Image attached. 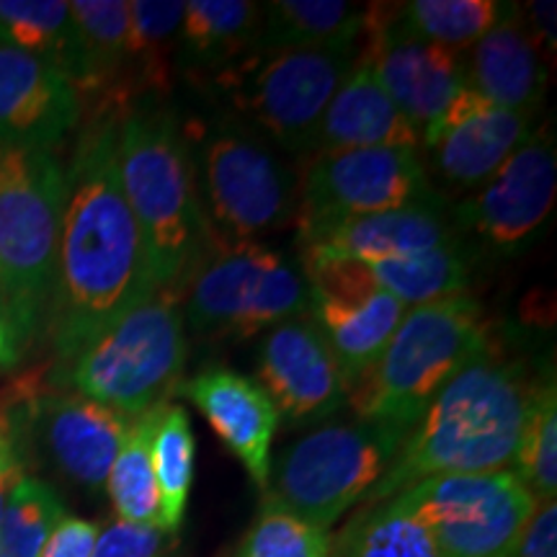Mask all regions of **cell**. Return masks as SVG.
Here are the masks:
<instances>
[{
  "label": "cell",
  "mask_w": 557,
  "mask_h": 557,
  "mask_svg": "<svg viewBox=\"0 0 557 557\" xmlns=\"http://www.w3.org/2000/svg\"><path fill=\"white\" fill-rule=\"evenodd\" d=\"M83 114L86 124L65 171L50 308L54 346L65 361L156 292L116 165L122 109L96 107Z\"/></svg>",
  "instance_id": "cell-1"
},
{
  "label": "cell",
  "mask_w": 557,
  "mask_h": 557,
  "mask_svg": "<svg viewBox=\"0 0 557 557\" xmlns=\"http://www.w3.org/2000/svg\"><path fill=\"white\" fill-rule=\"evenodd\" d=\"M549 374L553 367L537 372L532 357L487 331L478 357L429 403L361 506L398 496L426 478L511 468L529 403Z\"/></svg>",
  "instance_id": "cell-2"
},
{
  "label": "cell",
  "mask_w": 557,
  "mask_h": 557,
  "mask_svg": "<svg viewBox=\"0 0 557 557\" xmlns=\"http://www.w3.org/2000/svg\"><path fill=\"white\" fill-rule=\"evenodd\" d=\"M122 191L143 235L152 287L184 295L207 250L209 227L184 120L169 103L139 101L116 132Z\"/></svg>",
  "instance_id": "cell-3"
},
{
  "label": "cell",
  "mask_w": 557,
  "mask_h": 557,
  "mask_svg": "<svg viewBox=\"0 0 557 557\" xmlns=\"http://www.w3.org/2000/svg\"><path fill=\"white\" fill-rule=\"evenodd\" d=\"M487 331L483 308L470 295L406 310L382 357L348 389L357 418L410 431L442 387L478 357Z\"/></svg>",
  "instance_id": "cell-4"
},
{
  "label": "cell",
  "mask_w": 557,
  "mask_h": 557,
  "mask_svg": "<svg viewBox=\"0 0 557 557\" xmlns=\"http://www.w3.org/2000/svg\"><path fill=\"white\" fill-rule=\"evenodd\" d=\"M65 171L52 152L0 148V302L18 338L50 318Z\"/></svg>",
  "instance_id": "cell-5"
},
{
  "label": "cell",
  "mask_w": 557,
  "mask_h": 557,
  "mask_svg": "<svg viewBox=\"0 0 557 557\" xmlns=\"http://www.w3.org/2000/svg\"><path fill=\"white\" fill-rule=\"evenodd\" d=\"M209 238L261 240L297 218L299 186L274 148L233 116L186 120Z\"/></svg>",
  "instance_id": "cell-6"
},
{
  "label": "cell",
  "mask_w": 557,
  "mask_h": 557,
  "mask_svg": "<svg viewBox=\"0 0 557 557\" xmlns=\"http://www.w3.org/2000/svg\"><path fill=\"white\" fill-rule=\"evenodd\" d=\"M359 52L361 41L323 50H253L207 86L225 103L227 116L271 148L312 156L320 120Z\"/></svg>",
  "instance_id": "cell-7"
},
{
  "label": "cell",
  "mask_w": 557,
  "mask_h": 557,
  "mask_svg": "<svg viewBox=\"0 0 557 557\" xmlns=\"http://www.w3.org/2000/svg\"><path fill=\"white\" fill-rule=\"evenodd\" d=\"M178 292L156 289L70 359L83 398L137 418L176 395L189 341Z\"/></svg>",
  "instance_id": "cell-8"
},
{
  "label": "cell",
  "mask_w": 557,
  "mask_h": 557,
  "mask_svg": "<svg viewBox=\"0 0 557 557\" xmlns=\"http://www.w3.org/2000/svg\"><path fill=\"white\" fill-rule=\"evenodd\" d=\"M184 323L201 338L246 341L310 310L299 263L261 240L209 238L184 289Z\"/></svg>",
  "instance_id": "cell-9"
},
{
  "label": "cell",
  "mask_w": 557,
  "mask_h": 557,
  "mask_svg": "<svg viewBox=\"0 0 557 557\" xmlns=\"http://www.w3.org/2000/svg\"><path fill=\"white\" fill-rule=\"evenodd\" d=\"M406 436V429L367 418L320 426L284 449L263 498L331 532L380 483Z\"/></svg>",
  "instance_id": "cell-10"
},
{
  "label": "cell",
  "mask_w": 557,
  "mask_h": 557,
  "mask_svg": "<svg viewBox=\"0 0 557 557\" xmlns=\"http://www.w3.org/2000/svg\"><path fill=\"white\" fill-rule=\"evenodd\" d=\"M393 498L429 529L438 557H506L540 506L511 470L426 478Z\"/></svg>",
  "instance_id": "cell-11"
},
{
  "label": "cell",
  "mask_w": 557,
  "mask_h": 557,
  "mask_svg": "<svg viewBox=\"0 0 557 557\" xmlns=\"http://www.w3.org/2000/svg\"><path fill=\"white\" fill-rule=\"evenodd\" d=\"M434 194L421 152L408 148L315 156L297 197L299 246L346 222L389 212Z\"/></svg>",
  "instance_id": "cell-12"
},
{
  "label": "cell",
  "mask_w": 557,
  "mask_h": 557,
  "mask_svg": "<svg viewBox=\"0 0 557 557\" xmlns=\"http://www.w3.org/2000/svg\"><path fill=\"white\" fill-rule=\"evenodd\" d=\"M555 194V137L540 129L472 197L451 207L457 238L475 250L480 263L513 259L545 233Z\"/></svg>",
  "instance_id": "cell-13"
},
{
  "label": "cell",
  "mask_w": 557,
  "mask_h": 557,
  "mask_svg": "<svg viewBox=\"0 0 557 557\" xmlns=\"http://www.w3.org/2000/svg\"><path fill=\"white\" fill-rule=\"evenodd\" d=\"M361 58L416 129L434 122L465 88L462 52L410 37L398 24V3H369Z\"/></svg>",
  "instance_id": "cell-14"
},
{
  "label": "cell",
  "mask_w": 557,
  "mask_h": 557,
  "mask_svg": "<svg viewBox=\"0 0 557 557\" xmlns=\"http://www.w3.org/2000/svg\"><path fill=\"white\" fill-rule=\"evenodd\" d=\"M256 374L263 393L274 403L276 416L292 426L333 416L346 406L351 389L310 312L267 331L259 346Z\"/></svg>",
  "instance_id": "cell-15"
},
{
  "label": "cell",
  "mask_w": 557,
  "mask_h": 557,
  "mask_svg": "<svg viewBox=\"0 0 557 557\" xmlns=\"http://www.w3.org/2000/svg\"><path fill=\"white\" fill-rule=\"evenodd\" d=\"M534 135V116L498 109L472 88L457 96L421 129L431 165L457 189L483 186Z\"/></svg>",
  "instance_id": "cell-16"
},
{
  "label": "cell",
  "mask_w": 557,
  "mask_h": 557,
  "mask_svg": "<svg viewBox=\"0 0 557 557\" xmlns=\"http://www.w3.org/2000/svg\"><path fill=\"white\" fill-rule=\"evenodd\" d=\"M81 120L78 94L58 67L0 47V148L52 152Z\"/></svg>",
  "instance_id": "cell-17"
},
{
  "label": "cell",
  "mask_w": 557,
  "mask_h": 557,
  "mask_svg": "<svg viewBox=\"0 0 557 557\" xmlns=\"http://www.w3.org/2000/svg\"><path fill=\"white\" fill-rule=\"evenodd\" d=\"M32 421L54 468L88 491H101L132 418L83 395H47L32 400Z\"/></svg>",
  "instance_id": "cell-18"
},
{
  "label": "cell",
  "mask_w": 557,
  "mask_h": 557,
  "mask_svg": "<svg viewBox=\"0 0 557 557\" xmlns=\"http://www.w3.org/2000/svg\"><path fill=\"white\" fill-rule=\"evenodd\" d=\"M176 393L201 410L214 434L240 459L253 483L267 491L278 416L259 382L233 369L212 367L178 385Z\"/></svg>",
  "instance_id": "cell-19"
},
{
  "label": "cell",
  "mask_w": 557,
  "mask_h": 557,
  "mask_svg": "<svg viewBox=\"0 0 557 557\" xmlns=\"http://www.w3.org/2000/svg\"><path fill=\"white\" fill-rule=\"evenodd\" d=\"M457 238L451 207L442 194L434 191L413 205L389 209L346 222L323 233L320 238L302 243V250L338 256L359 263L400 261L426 253L431 248L447 246Z\"/></svg>",
  "instance_id": "cell-20"
},
{
  "label": "cell",
  "mask_w": 557,
  "mask_h": 557,
  "mask_svg": "<svg viewBox=\"0 0 557 557\" xmlns=\"http://www.w3.org/2000/svg\"><path fill=\"white\" fill-rule=\"evenodd\" d=\"M465 86L498 109L537 114L553 65L529 37L519 5L462 54Z\"/></svg>",
  "instance_id": "cell-21"
},
{
  "label": "cell",
  "mask_w": 557,
  "mask_h": 557,
  "mask_svg": "<svg viewBox=\"0 0 557 557\" xmlns=\"http://www.w3.org/2000/svg\"><path fill=\"white\" fill-rule=\"evenodd\" d=\"M377 148H421V129H416L382 88L374 67L361 58L333 96L315 135V156Z\"/></svg>",
  "instance_id": "cell-22"
},
{
  "label": "cell",
  "mask_w": 557,
  "mask_h": 557,
  "mask_svg": "<svg viewBox=\"0 0 557 557\" xmlns=\"http://www.w3.org/2000/svg\"><path fill=\"white\" fill-rule=\"evenodd\" d=\"M406 310V305L380 287L351 295L310 289L308 312L336 354L348 385L359 382L377 364Z\"/></svg>",
  "instance_id": "cell-23"
},
{
  "label": "cell",
  "mask_w": 557,
  "mask_h": 557,
  "mask_svg": "<svg viewBox=\"0 0 557 557\" xmlns=\"http://www.w3.org/2000/svg\"><path fill=\"white\" fill-rule=\"evenodd\" d=\"M263 5L250 0H189L178 26L176 67L191 81H212L256 50Z\"/></svg>",
  "instance_id": "cell-24"
},
{
  "label": "cell",
  "mask_w": 557,
  "mask_h": 557,
  "mask_svg": "<svg viewBox=\"0 0 557 557\" xmlns=\"http://www.w3.org/2000/svg\"><path fill=\"white\" fill-rule=\"evenodd\" d=\"M184 16L181 0H132L122 103H163L176 88V45Z\"/></svg>",
  "instance_id": "cell-25"
},
{
  "label": "cell",
  "mask_w": 557,
  "mask_h": 557,
  "mask_svg": "<svg viewBox=\"0 0 557 557\" xmlns=\"http://www.w3.org/2000/svg\"><path fill=\"white\" fill-rule=\"evenodd\" d=\"M0 47H13L58 67L73 83L83 107L90 94V70L70 3L0 0Z\"/></svg>",
  "instance_id": "cell-26"
},
{
  "label": "cell",
  "mask_w": 557,
  "mask_h": 557,
  "mask_svg": "<svg viewBox=\"0 0 557 557\" xmlns=\"http://www.w3.org/2000/svg\"><path fill=\"white\" fill-rule=\"evenodd\" d=\"M369 24V3L341 0H271L256 50H323L359 45Z\"/></svg>",
  "instance_id": "cell-27"
},
{
  "label": "cell",
  "mask_w": 557,
  "mask_h": 557,
  "mask_svg": "<svg viewBox=\"0 0 557 557\" xmlns=\"http://www.w3.org/2000/svg\"><path fill=\"white\" fill-rule=\"evenodd\" d=\"M480 267L475 250L455 238L447 246L400 261L372 263L374 284L393 295L406 308L438 302V299L465 295Z\"/></svg>",
  "instance_id": "cell-28"
},
{
  "label": "cell",
  "mask_w": 557,
  "mask_h": 557,
  "mask_svg": "<svg viewBox=\"0 0 557 557\" xmlns=\"http://www.w3.org/2000/svg\"><path fill=\"white\" fill-rule=\"evenodd\" d=\"M329 557H438L434 540L398 498L364 504L331 537Z\"/></svg>",
  "instance_id": "cell-29"
},
{
  "label": "cell",
  "mask_w": 557,
  "mask_h": 557,
  "mask_svg": "<svg viewBox=\"0 0 557 557\" xmlns=\"http://www.w3.org/2000/svg\"><path fill=\"white\" fill-rule=\"evenodd\" d=\"M194 457L197 442L189 413L178 403H165L150 438V459L160 496V529L169 534H176L184 521L194 483Z\"/></svg>",
  "instance_id": "cell-30"
},
{
  "label": "cell",
  "mask_w": 557,
  "mask_h": 557,
  "mask_svg": "<svg viewBox=\"0 0 557 557\" xmlns=\"http://www.w3.org/2000/svg\"><path fill=\"white\" fill-rule=\"evenodd\" d=\"M513 9L517 3L500 0H413L398 3V24L410 37L465 52L511 16Z\"/></svg>",
  "instance_id": "cell-31"
},
{
  "label": "cell",
  "mask_w": 557,
  "mask_h": 557,
  "mask_svg": "<svg viewBox=\"0 0 557 557\" xmlns=\"http://www.w3.org/2000/svg\"><path fill=\"white\" fill-rule=\"evenodd\" d=\"M160 408L163 406L132 418L120 455L111 465L107 485H103L111 504H114L116 517L132 521V524L160 527V496L150 459V438L156 431Z\"/></svg>",
  "instance_id": "cell-32"
},
{
  "label": "cell",
  "mask_w": 557,
  "mask_h": 557,
  "mask_svg": "<svg viewBox=\"0 0 557 557\" xmlns=\"http://www.w3.org/2000/svg\"><path fill=\"white\" fill-rule=\"evenodd\" d=\"M511 472L537 504H549L557 493V393L555 377L542 382L529 403L524 426L513 455Z\"/></svg>",
  "instance_id": "cell-33"
},
{
  "label": "cell",
  "mask_w": 557,
  "mask_h": 557,
  "mask_svg": "<svg viewBox=\"0 0 557 557\" xmlns=\"http://www.w3.org/2000/svg\"><path fill=\"white\" fill-rule=\"evenodd\" d=\"M65 517V504L54 487L45 480L21 478L5 493L0 513V557H39L54 527Z\"/></svg>",
  "instance_id": "cell-34"
},
{
  "label": "cell",
  "mask_w": 557,
  "mask_h": 557,
  "mask_svg": "<svg viewBox=\"0 0 557 557\" xmlns=\"http://www.w3.org/2000/svg\"><path fill=\"white\" fill-rule=\"evenodd\" d=\"M331 537V532L315 529L263 498L259 517L243 534L233 557H329Z\"/></svg>",
  "instance_id": "cell-35"
},
{
  "label": "cell",
  "mask_w": 557,
  "mask_h": 557,
  "mask_svg": "<svg viewBox=\"0 0 557 557\" xmlns=\"http://www.w3.org/2000/svg\"><path fill=\"white\" fill-rule=\"evenodd\" d=\"M171 542L173 534L156 524H132L116 519L101 529L90 557H160Z\"/></svg>",
  "instance_id": "cell-36"
},
{
  "label": "cell",
  "mask_w": 557,
  "mask_h": 557,
  "mask_svg": "<svg viewBox=\"0 0 557 557\" xmlns=\"http://www.w3.org/2000/svg\"><path fill=\"white\" fill-rule=\"evenodd\" d=\"M99 532L101 529L96 521L65 517L54 527L39 557H90Z\"/></svg>",
  "instance_id": "cell-37"
},
{
  "label": "cell",
  "mask_w": 557,
  "mask_h": 557,
  "mask_svg": "<svg viewBox=\"0 0 557 557\" xmlns=\"http://www.w3.org/2000/svg\"><path fill=\"white\" fill-rule=\"evenodd\" d=\"M506 557H557V506L540 504L524 534Z\"/></svg>",
  "instance_id": "cell-38"
},
{
  "label": "cell",
  "mask_w": 557,
  "mask_h": 557,
  "mask_svg": "<svg viewBox=\"0 0 557 557\" xmlns=\"http://www.w3.org/2000/svg\"><path fill=\"white\" fill-rule=\"evenodd\" d=\"M521 11V21H524L529 37L534 39V45L540 47V52L545 54V60L549 65H555V3H527L519 5Z\"/></svg>",
  "instance_id": "cell-39"
},
{
  "label": "cell",
  "mask_w": 557,
  "mask_h": 557,
  "mask_svg": "<svg viewBox=\"0 0 557 557\" xmlns=\"http://www.w3.org/2000/svg\"><path fill=\"white\" fill-rule=\"evenodd\" d=\"M21 475V459L16 451V442L9 434V423H0V493H9Z\"/></svg>",
  "instance_id": "cell-40"
},
{
  "label": "cell",
  "mask_w": 557,
  "mask_h": 557,
  "mask_svg": "<svg viewBox=\"0 0 557 557\" xmlns=\"http://www.w3.org/2000/svg\"><path fill=\"white\" fill-rule=\"evenodd\" d=\"M18 333L13 329L9 312H5L3 302H0V369H9L18 361Z\"/></svg>",
  "instance_id": "cell-41"
},
{
  "label": "cell",
  "mask_w": 557,
  "mask_h": 557,
  "mask_svg": "<svg viewBox=\"0 0 557 557\" xmlns=\"http://www.w3.org/2000/svg\"><path fill=\"white\" fill-rule=\"evenodd\" d=\"M0 423H3V416H0Z\"/></svg>",
  "instance_id": "cell-42"
}]
</instances>
